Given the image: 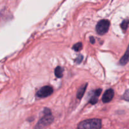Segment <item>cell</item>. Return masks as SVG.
Returning <instances> with one entry per match:
<instances>
[{
  "label": "cell",
  "mask_w": 129,
  "mask_h": 129,
  "mask_svg": "<svg viewBox=\"0 0 129 129\" xmlns=\"http://www.w3.org/2000/svg\"><path fill=\"white\" fill-rule=\"evenodd\" d=\"M45 115L38 122L35 128H41L47 127L53 122V117L51 116V113H44Z\"/></svg>",
  "instance_id": "7a4b0ae2"
},
{
  "label": "cell",
  "mask_w": 129,
  "mask_h": 129,
  "mask_svg": "<svg viewBox=\"0 0 129 129\" xmlns=\"http://www.w3.org/2000/svg\"><path fill=\"white\" fill-rule=\"evenodd\" d=\"M101 127V120L97 118L87 120L81 122L78 124V128H100Z\"/></svg>",
  "instance_id": "6da1fadb"
},
{
  "label": "cell",
  "mask_w": 129,
  "mask_h": 129,
  "mask_svg": "<svg viewBox=\"0 0 129 129\" xmlns=\"http://www.w3.org/2000/svg\"><path fill=\"white\" fill-rule=\"evenodd\" d=\"M53 88L49 86H43L37 92V96L39 98H42L48 97L50 96L53 93Z\"/></svg>",
  "instance_id": "277c9868"
},
{
  "label": "cell",
  "mask_w": 129,
  "mask_h": 129,
  "mask_svg": "<svg viewBox=\"0 0 129 129\" xmlns=\"http://www.w3.org/2000/svg\"><path fill=\"white\" fill-rule=\"evenodd\" d=\"M110 21L107 20H102L97 23L96 25V31L99 35H104L108 31Z\"/></svg>",
  "instance_id": "3957f363"
},
{
  "label": "cell",
  "mask_w": 129,
  "mask_h": 129,
  "mask_svg": "<svg viewBox=\"0 0 129 129\" xmlns=\"http://www.w3.org/2000/svg\"><path fill=\"white\" fill-rule=\"evenodd\" d=\"M101 91H102V89H97L96 90H95L94 91V93L92 94V95L91 96V98H90L89 103H91L92 105L96 104L97 102L98 97L99 96L100 94L101 93Z\"/></svg>",
  "instance_id": "8992f818"
},
{
  "label": "cell",
  "mask_w": 129,
  "mask_h": 129,
  "mask_svg": "<svg viewBox=\"0 0 129 129\" xmlns=\"http://www.w3.org/2000/svg\"><path fill=\"white\" fill-rule=\"evenodd\" d=\"M82 44L81 42H78L77 43V44H75L73 46V47H72V49H73V50H74L75 51H80V50L82 49Z\"/></svg>",
  "instance_id": "30bf717a"
},
{
  "label": "cell",
  "mask_w": 129,
  "mask_h": 129,
  "mask_svg": "<svg viewBox=\"0 0 129 129\" xmlns=\"http://www.w3.org/2000/svg\"><path fill=\"white\" fill-rule=\"evenodd\" d=\"M114 96V91L112 89H108L105 91L102 96V100L103 103H108Z\"/></svg>",
  "instance_id": "5b68a950"
},
{
  "label": "cell",
  "mask_w": 129,
  "mask_h": 129,
  "mask_svg": "<svg viewBox=\"0 0 129 129\" xmlns=\"http://www.w3.org/2000/svg\"><path fill=\"white\" fill-rule=\"evenodd\" d=\"M87 86V84H84V85L82 86H81L80 88L78 89V91H77V97L78 99L80 100L81 98H82V96H83V94H84L85 91V90H86Z\"/></svg>",
  "instance_id": "ba28073f"
},
{
  "label": "cell",
  "mask_w": 129,
  "mask_h": 129,
  "mask_svg": "<svg viewBox=\"0 0 129 129\" xmlns=\"http://www.w3.org/2000/svg\"><path fill=\"white\" fill-rule=\"evenodd\" d=\"M63 69L61 67L58 66L56 68L54 69V74L57 78H61L63 76Z\"/></svg>",
  "instance_id": "9c48e42d"
},
{
  "label": "cell",
  "mask_w": 129,
  "mask_h": 129,
  "mask_svg": "<svg viewBox=\"0 0 129 129\" xmlns=\"http://www.w3.org/2000/svg\"><path fill=\"white\" fill-rule=\"evenodd\" d=\"M90 42H91V44H94V42H95V39H94V37H90Z\"/></svg>",
  "instance_id": "5bb4252c"
},
{
  "label": "cell",
  "mask_w": 129,
  "mask_h": 129,
  "mask_svg": "<svg viewBox=\"0 0 129 129\" xmlns=\"http://www.w3.org/2000/svg\"><path fill=\"white\" fill-rule=\"evenodd\" d=\"M82 60H83V56H82V55H79L77 58H76L75 62L77 64H80V63L82 61Z\"/></svg>",
  "instance_id": "4fadbf2b"
},
{
  "label": "cell",
  "mask_w": 129,
  "mask_h": 129,
  "mask_svg": "<svg viewBox=\"0 0 129 129\" xmlns=\"http://www.w3.org/2000/svg\"><path fill=\"white\" fill-rule=\"evenodd\" d=\"M128 62H129V45L128 46L127 49H126L125 54H124L123 56L121 58V59L119 61V63H120V65L124 66L127 64Z\"/></svg>",
  "instance_id": "52a82bcc"
},
{
  "label": "cell",
  "mask_w": 129,
  "mask_h": 129,
  "mask_svg": "<svg viewBox=\"0 0 129 129\" xmlns=\"http://www.w3.org/2000/svg\"><path fill=\"white\" fill-rule=\"evenodd\" d=\"M123 99L126 101H129V89L126 90L125 92L123 94Z\"/></svg>",
  "instance_id": "7c38bea8"
},
{
  "label": "cell",
  "mask_w": 129,
  "mask_h": 129,
  "mask_svg": "<svg viewBox=\"0 0 129 129\" xmlns=\"http://www.w3.org/2000/svg\"><path fill=\"white\" fill-rule=\"evenodd\" d=\"M128 23H129V21L128 20H125L122 21L121 24V27L123 30L125 31V30H126L128 26Z\"/></svg>",
  "instance_id": "8fae6325"
}]
</instances>
